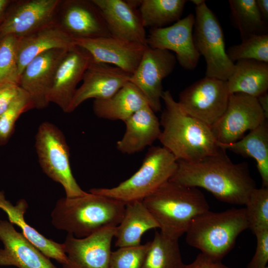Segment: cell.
I'll return each instance as SVG.
<instances>
[{
    "label": "cell",
    "mask_w": 268,
    "mask_h": 268,
    "mask_svg": "<svg viewBox=\"0 0 268 268\" xmlns=\"http://www.w3.org/2000/svg\"><path fill=\"white\" fill-rule=\"evenodd\" d=\"M178 166L169 180L187 187L201 188L217 200L229 204L245 205L256 188L247 162L233 163L226 150L195 162L177 161Z\"/></svg>",
    "instance_id": "obj_1"
},
{
    "label": "cell",
    "mask_w": 268,
    "mask_h": 268,
    "mask_svg": "<svg viewBox=\"0 0 268 268\" xmlns=\"http://www.w3.org/2000/svg\"><path fill=\"white\" fill-rule=\"evenodd\" d=\"M161 99L165 108L158 140L177 161L195 162L219 151L220 147L210 126L186 113L169 90L163 91Z\"/></svg>",
    "instance_id": "obj_2"
},
{
    "label": "cell",
    "mask_w": 268,
    "mask_h": 268,
    "mask_svg": "<svg viewBox=\"0 0 268 268\" xmlns=\"http://www.w3.org/2000/svg\"><path fill=\"white\" fill-rule=\"evenodd\" d=\"M125 205L89 192L79 197H66L57 201L51 213L52 223L75 237L84 238L103 228L117 226L124 216Z\"/></svg>",
    "instance_id": "obj_3"
},
{
    "label": "cell",
    "mask_w": 268,
    "mask_h": 268,
    "mask_svg": "<svg viewBox=\"0 0 268 268\" xmlns=\"http://www.w3.org/2000/svg\"><path fill=\"white\" fill-rule=\"evenodd\" d=\"M142 202L157 222L160 232L178 240L196 217L209 210L204 195L198 188L169 180Z\"/></svg>",
    "instance_id": "obj_4"
},
{
    "label": "cell",
    "mask_w": 268,
    "mask_h": 268,
    "mask_svg": "<svg viewBox=\"0 0 268 268\" xmlns=\"http://www.w3.org/2000/svg\"><path fill=\"white\" fill-rule=\"evenodd\" d=\"M247 229L245 208L217 212L209 210L192 220L185 233L186 241L201 253L221 261L233 248L240 234Z\"/></svg>",
    "instance_id": "obj_5"
},
{
    "label": "cell",
    "mask_w": 268,
    "mask_h": 268,
    "mask_svg": "<svg viewBox=\"0 0 268 268\" xmlns=\"http://www.w3.org/2000/svg\"><path fill=\"white\" fill-rule=\"evenodd\" d=\"M177 160L163 146H151L139 169L127 180L111 188H93L89 193L112 198L125 203L142 201L176 172Z\"/></svg>",
    "instance_id": "obj_6"
},
{
    "label": "cell",
    "mask_w": 268,
    "mask_h": 268,
    "mask_svg": "<svg viewBox=\"0 0 268 268\" xmlns=\"http://www.w3.org/2000/svg\"><path fill=\"white\" fill-rule=\"evenodd\" d=\"M35 148L44 172L64 188L67 198L86 195L75 180L71 169L69 148L65 135L53 124L45 122L38 128Z\"/></svg>",
    "instance_id": "obj_7"
},
{
    "label": "cell",
    "mask_w": 268,
    "mask_h": 268,
    "mask_svg": "<svg viewBox=\"0 0 268 268\" xmlns=\"http://www.w3.org/2000/svg\"><path fill=\"white\" fill-rule=\"evenodd\" d=\"M193 40L198 53L206 63L205 76L227 80L234 68L228 58L221 25L205 1L195 7Z\"/></svg>",
    "instance_id": "obj_8"
},
{
    "label": "cell",
    "mask_w": 268,
    "mask_h": 268,
    "mask_svg": "<svg viewBox=\"0 0 268 268\" xmlns=\"http://www.w3.org/2000/svg\"><path fill=\"white\" fill-rule=\"evenodd\" d=\"M229 95L226 80L205 76L182 90L178 103L186 113L211 127L225 112Z\"/></svg>",
    "instance_id": "obj_9"
},
{
    "label": "cell",
    "mask_w": 268,
    "mask_h": 268,
    "mask_svg": "<svg viewBox=\"0 0 268 268\" xmlns=\"http://www.w3.org/2000/svg\"><path fill=\"white\" fill-rule=\"evenodd\" d=\"M268 119L256 97L242 93L230 94L227 108L211 128L217 141L222 144L235 142Z\"/></svg>",
    "instance_id": "obj_10"
},
{
    "label": "cell",
    "mask_w": 268,
    "mask_h": 268,
    "mask_svg": "<svg viewBox=\"0 0 268 268\" xmlns=\"http://www.w3.org/2000/svg\"><path fill=\"white\" fill-rule=\"evenodd\" d=\"M62 0H13L0 24V38L7 35L20 38L56 24Z\"/></svg>",
    "instance_id": "obj_11"
},
{
    "label": "cell",
    "mask_w": 268,
    "mask_h": 268,
    "mask_svg": "<svg viewBox=\"0 0 268 268\" xmlns=\"http://www.w3.org/2000/svg\"><path fill=\"white\" fill-rule=\"evenodd\" d=\"M176 56L170 51L147 47L130 79L155 113L161 111L162 80L173 71Z\"/></svg>",
    "instance_id": "obj_12"
},
{
    "label": "cell",
    "mask_w": 268,
    "mask_h": 268,
    "mask_svg": "<svg viewBox=\"0 0 268 268\" xmlns=\"http://www.w3.org/2000/svg\"><path fill=\"white\" fill-rule=\"evenodd\" d=\"M116 227L104 228L81 238L68 234L63 243L67 256L63 268H109Z\"/></svg>",
    "instance_id": "obj_13"
},
{
    "label": "cell",
    "mask_w": 268,
    "mask_h": 268,
    "mask_svg": "<svg viewBox=\"0 0 268 268\" xmlns=\"http://www.w3.org/2000/svg\"><path fill=\"white\" fill-rule=\"evenodd\" d=\"M194 23L195 15L190 13L172 25L150 29L146 38L147 45L151 48L175 52L176 60L183 68L194 70L200 58L194 44Z\"/></svg>",
    "instance_id": "obj_14"
},
{
    "label": "cell",
    "mask_w": 268,
    "mask_h": 268,
    "mask_svg": "<svg viewBox=\"0 0 268 268\" xmlns=\"http://www.w3.org/2000/svg\"><path fill=\"white\" fill-rule=\"evenodd\" d=\"M74 44L85 50L93 62L111 65L133 74L148 46L125 41L111 36L73 37Z\"/></svg>",
    "instance_id": "obj_15"
},
{
    "label": "cell",
    "mask_w": 268,
    "mask_h": 268,
    "mask_svg": "<svg viewBox=\"0 0 268 268\" xmlns=\"http://www.w3.org/2000/svg\"><path fill=\"white\" fill-rule=\"evenodd\" d=\"M56 24L72 37L111 36L99 9L92 0H62Z\"/></svg>",
    "instance_id": "obj_16"
},
{
    "label": "cell",
    "mask_w": 268,
    "mask_h": 268,
    "mask_svg": "<svg viewBox=\"0 0 268 268\" xmlns=\"http://www.w3.org/2000/svg\"><path fill=\"white\" fill-rule=\"evenodd\" d=\"M132 74L115 66L92 61L85 71L82 84L73 95L67 113L73 111L85 100L108 99L128 82Z\"/></svg>",
    "instance_id": "obj_17"
},
{
    "label": "cell",
    "mask_w": 268,
    "mask_h": 268,
    "mask_svg": "<svg viewBox=\"0 0 268 268\" xmlns=\"http://www.w3.org/2000/svg\"><path fill=\"white\" fill-rule=\"evenodd\" d=\"M68 50L54 49L44 52L31 60L22 71L19 85L30 96L34 108L43 109L50 104L49 95L56 69Z\"/></svg>",
    "instance_id": "obj_18"
},
{
    "label": "cell",
    "mask_w": 268,
    "mask_h": 268,
    "mask_svg": "<svg viewBox=\"0 0 268 268\" xmlns=\"http://www.w3.org/2000/svg\"><path fill=\"white\" fill-rule=\"evenodd\" d=\"M92 62L89 54L75 46L64 56L56 69L49 95V103L67 113L79 82Z\"/></svg>",
    "instance_id": "obj_19"
},
{
    "label": "cell",
    "mask_w": 268,
    "mask_h": 268,
    "mask_svg": "<svg viewBox=\"0 0 268 268\" xmlns=\"http://www.w3.org/2000/svg\"><path fill=\"white\" fill-rule=\"evenodd\" d=\"M99 9L110 35L147 46V36L139 12L123 0H92Z\"/></svg>",
    "instance_id": "obj_20"
},
{
    "label": "cell",
    "mask_w": 268,
    "mask_h": 268,
    "mask_svg": "<svg viewBox=\"0 0 268 268\" xmlns=\"http://www.w3.org/2000/svg\"><path fill=\"white\" fill-rule=\"evenodd\" d=\"M0 266L18 268H57L38 249L7 220H0Z\"/></svg>",
    "instance_id": "obj_21"
},
{
    "label": "cell",
    "mask_w": 268,
    "mask_h": 268,
    "mask_svg": "<svg viewBox=\"0 0 268 268\" xmlns=\"http://www.w3.org/2000/svg\"><path fill=\"white\" fill-rule=\"evenodd\" d=\"M125 133L117 141V149L124 154H132L151 145L161 134L160 124L148 105L136 111L124 122Z\"/></svg>",
    "instance_id": "obj_22"
},
{
    "label": "cell",
    "mask_w": 268,
    "mask_h": 268,
    "mask_svg": "<svg viewBox=\"0 0 268 268\" xmlns=\"http://www.w3.org/2000/svg\"><path fill=\"white\" fill-rule=\"evenodd\" d=\"M75 46L73 37L57 24L17 38V57L20 76L27 65L40 54L54 49H69Z\"/></svg>",
    "instance_id": "obj_23"
},
{
    "label": "cell",
    "mask_w": 268,
    "mask_h": 268,
    "mask_svg": "<svg viewBox=\"0 0 268 268\" xmlns=\"http://www.w3.org/2000/svg\"><path fill=\"white\" fill-rule=\"evenodd\" d=\"M27 208L28 204L24 199H20L13 205L0 190V209L7 214L9 221L19 227L24 236L45 256L64 265L67 261V256L63 244L45 237L27 223L24 215Z\"/></svg>",
    "instance_id": "obj_24"
},
{
    "label": "cell",
    "mask_w": 268,
    "mask_h": 268,
    "mask_svg": "<svg viewBox=\"0 0 268 268\" xmlns=\"http://www.w3.org/2000/svg\"><path fill=\"white\" fill-rule=\"evenodd\" d=\"M156 228L157 222L142 201L126 203L123 218L116 227L115 246L121 248L139 245L143 234Z\"/></svg>",
    "instance_id": "obj_25"
},
{
    "label": "cell",
    "mask_w": 268,
    "mask_h": 268,
    "mask_svg": "<svg viewBox=\"0 0 268 268\" xmlns=\"http://www.w3.org/2000/svg\"><path fill=\"white\" fill-rule=\"evenodd\" d=\"M148 104L138 88L128 82L111 97L94 100L93 110L99 118L124 122Z\"/></svg>",
    "instance_id": "obj_26"
},
{
    "label": "cell",
    "mask_w": 268,
    "mask_h": 268,
    "mask_svg": "<svg viewBox=\"0 0 268 268\" xmlns=\"http://www.w3.org/2000/svg\"><path fill=\"white\" fill-rule=\"evenodd\" d=\"M226 81L230 94L242 93L257 98L268 89V63L252 60L238 61Z\"/></svg>",
    "instance_id": "obj_27"
},
{
    "label": "cell",
    "mask_w": 268,
    "mask_h": 268,
    "mask_svg": "<svg viewBox=\"0 0 268 268\" xmlns=\"http://www.w3.org/2000/svg\"><path fill=\"white\" fill-rule=\"evenodd\" d=\"M219 146L244 157L254 159L262 186L268 187V122L266 120L239 140L228 144L218 142Z\"/></svg>",
    "instance_id": "obj_28"
},
{
    "label": "cell",
    "mask_w": 268,
    "mask_h": 268,
    "mask_svg": "<svg viewBox=\"0 0 268 268\" xmlns=\"http://www.w3.org/2000/svg\"><path fill=\"white\" fill-rule=\"evenodd\" d=\"M186 0H141L138 12L144 28H160L181 17Z\"/></svg>",
    "instance_id": "obj_29"
},
{
    "label": "cell",
    "mask_w": 268,
    "mask_h": 268,
    "mask_svg": "<svg viewBox=\"0 0 268 268\" xmlns=\"http://www.w3.org/2000/svg\"><path fill=\"white\" fill-rule=\"evenodd\" d=\"M178 240L156 231L142 268H185Z\"/></svg>",
    "instance_id": "obj_30"
},
{
    "label": "cell",
    "mask_w": 268,
    "mask_h": 268,
    "mask_svg": "<svg viewBox=\"0 0 268 268\" xmlns=\"http://www.w3.org/2000/svg\"><path fill=\"white\" fill-rule=\"evenodd\" d=\"M230 19L240 32L242 40L255 35L268 34V24L262 18L256 0H229Z\"/></svg>",
    "instance_id": "obj_31"
},
{
    "label": "cell",
    "mask_w": 268,
    "mask_h": 268,
    "mask_svg": "<svg viewBox=\"0 0 268 268\" xmlns=\"http://www.w3.org/2000/svg\"><path fill=\"white\" fill-rule=\"evenodd\" d=\"M245 205L249 229L254 234L268 229V187L254 189Z\"/></svg>",
    "instance_id": "obj_32"
},
{
    "label": "cell",
    "mask_w": 268,
    "mask_h": 268,
    "mask_svg": "<svg viewBox=\"0 0 268 268\" xmlns=\"http://www.w3.org/2000/svg\"><path fill=\"white\" fill-rule=\"evenodd\" d=\"M233 63L242 60H252L268 63V34L255 35L242 40L226 50Z\"/></svg>",
    "instance_id": "obj_33"
},
{
    "label": "cell",
    "mask_w": 268,
    "mask_h": 268,
    "mask_svg": "<svg viewBox=\"0 0 268 268\" xmlns=\"http://www.w3.org/2000/svg\"><path fill=\"white\" fill-rule=\"evenodd\" d=\"M17 37L7 35L0 38V85H19L20 74L17 57Z\"/></svg>",
    "instance_id": "obj_34"
},
{
    "label": "cell",
    "mask_w": 268,
    "mask_h": 268,
    "mask_svg": "<svg viewBox=\"0 0 268 268\" xmlns=\"http://www.w3.org/2000/svg\"><path fill=\"white\" fill-rule=\"evenodd\" d=\"M33 108L34 106L30 96L21 88L9 107L0 115V145L8 142L19 117Z\"/></svg>",
    "instance_id": "obj_35"
},
{
    "label": "cell",
    "mask_w": 268,
    "mask_h": 268,
    "mask_svg": "<svg viewBox=\"0 0 268 268\" xmlns=\"http://www.w3.org/2000/svg\"><path fill=\"white\" fill-rule=\"evenodd\" d=\"M150 243L121 247L112 252L109 268H142Z\"/></svg>",
    "instance_id": "obj_36"
},
{
    "label": "cell",
    "mask_w": 268,
    "mask_h": 268,
    "mask_svg": "<svg viewBox=\"0 0 268 268\" xmlns=\"http://www.w3.org/2000/svg\"><path fill=\"white\" fill-rule=\"evenodd\" d=\"M254 234L257 239L256 249L246 268H268V229Z\"/></svg>",
    "instance_id": "obj_37"
},
{
    "label": "cell",
    "mask_w": 268,
    "mask_h": 268,
    "mask_svg": "<svg viewBox=\"0 0 268 268\" xmlns=\"http://www.w3.org/2000/svg\"><path fill=\"white\" fill-rule=\"evenodd\" d=\"M21 89L18 84L13 83L0 85V115L9 107Z\"/></svg>",
    "instance_id": "obj_38"
},
{
    "label": "cell",
    "mask_w": 268,
    "mask_h": 268,
    "mask_svg": "<svg viewBox=\"0 0 268 268\" xmlns=\"http://www.w3.org/2000/svg\"><path fill=\"white\" fill-rule=\"evenodd\" d=\"M185 268H231L223 264L221 260L214 259L202 253L199 254L191 263Z\"/></svg>",
    "instance_id": "obj_39"
},
{
    "label": "cell",
    "mask_w": 268,
    "mask_h": 268,
    "mask_svg": "<svg viewBox=\"0 0 268 268\" xmlns=\"http://www.w3.org/2000/svg\"><path fill=\"white\" fill-rule=\"evenodd\" d=\"M256 5L263 20L268 23V0H256Z\"/></svg>",
    "instance_id": "obj_40"
},
{
    "label": "cell",
    "mask_w": 268,
    "mask_h": 268,
    "mask_svg": "<svg viewBox=\"0 0 268 268\" xmlns=\"http://www.w3.org/2000/svg\"><path fill=\"white\" fill-rule=\"evenodd\" d=\"M266 118H268V93L266 92L257 97Z\"/></svg>",
    "instance_id": "obj_41"
},
{
    "label": "cell",
    "mask_w": 268,
    "mask_h": 268,
    "mask_svg": "<svg viewBox=\"0 0 268 268\" xmlns=\"http://www.w3.org/2000/svg\"><path fill=\"white\" fill-rule=\"evenodd\" d=\"M13 0H0V24L3 20L6 12Z\"/></svg>",
    "instance_id": "obj_42"
},
{
    "label": "cell",
    "mask_w": 268,
    "mask_h": 268,
    "mask_svg": "<svg viewBox=\"0 0 268 268\" xmlns=\"http://www.w3.org/2000/svg\"><path fill=\"white\" fill-rule=\"evenodd\" d=\"M205 1L204 0H191V2H192L194 4L196 5V6H198L199 5H200L202 3L205 2Z\"/></svg>",
    "instance_id": "obj_43"
}]
</instances>
